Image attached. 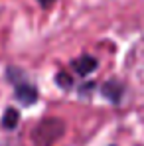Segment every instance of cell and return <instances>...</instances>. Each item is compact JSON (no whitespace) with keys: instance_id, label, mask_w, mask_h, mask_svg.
Masks as SVG:
<instances>
[{"instance_id":"cell-1","label":"cell","mask_w":144,"mask_h":146,"mask_svg":"<svg viewBox=\"0 0 144 146\" xmlns=\"http://www.w3.org/2000/svg\"><path fill=\"white\" fill-rule=\"evenodd\" d=\"M6 77L14 89V97L16 101H20L24 107H30L34 103H38L40 93H38V87L26 77V73L22 69H18L16 65H8L6 67Z\"/></svg>"},{"instance_id":"cell-2","label":"cell","mask_w":144,"mask_h":146,"mask_svg":"<svg viewBox=\"0 0 144 146\" xmlns=\"http://www.w3.org/2000/svg\"><path fill=\"white\" fill-rule=\"evenodd\" d=\"M97 65H99V61H97L93 55H89V53H83V55H79L77 59L71 61V69L75 73H79L81 77L91 75V73L97 69Z\"/></svg>"},{"instance_id":"cell-3","label":"cell","mask_w":144,"mask_h":146,"mask_svg":"<svg viewBox=\"0 0 144 146\" xmlns=\"http://www.w3.org/2000/svg\"><path fill=\"white\" fill-rule=\"evenodd\" d=\"M18 121H20V113H18L16 109H8V111H6V115H4L2 124H4L8 130H12V128H16Z\"/></svg>"},{"instance_id":"cell-4","label":"cell","mask_w":144,"mask_h":146,"mask_svg":"<svg viewBox=\"0 0 144 146\" xmlns=\"http://www.w3.org/2000/svg\"><path fill=\"white\" fill-rule=\"evenodd\" d=\"M38 4H40L44 10H48V8H51V6L55 4V0H38Z\"/></svg>"}]
</instances>
